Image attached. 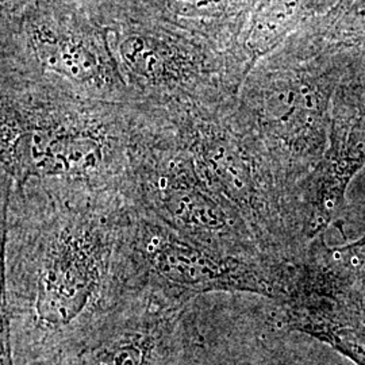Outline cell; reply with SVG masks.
<instances>
[{"instance_id":"1","label":"cell","mask_w":365,"mask_h":365,"mask_svg":"<svg viewBox=\"0 0 365 365\" xmlns=\"http://www.w3.org/2000/svg\"><path fill=\"white\" fill-rule=\"evenodd\" d=\"M1 191V348L14 365L54 364L149 302L130 196L38 182Z\"/></svg>"},{"instance_id":"2","label":"cell","mask_w":365,"mask_h":365,"mask_svg":"<svg viewBox=\"0 0 365 365\" xmlns=\"http://www.w3.org/2000/svg\"><path fill=\"white\" fill-rule=\"evenodd\" d=\"M1 188L38 182L131 196L140 103H113L57 78L1 66Z\"/></svg>"},{"instance_id":"3","label":"cell","mask_w":365,"mask_h":365,"mask_svg":"<svg viewBox=\"0 0 365 365\" xmlns=\"http://www.w3.org/2000/svg\"><path fill=\"white\" fill-rule=\"evenodd\" d=\"M175 130L210 190L247 222L262 252L295 262L306 249L298 200L277 182L268 158L226 102L165 103Z\"/></svg>"},{"instance_id":"4","label":"cell","mask_w":365,"mask_h":365,"mask_svg":"<svg viewBox=\"0 0 365 365\" xmlns=\"http://www.w3.org/2000/svg\"><path fill=\"white\" fill-rule=\"evenodd\" d=\"M105 27L118 66L140 103L237 99L245 68L233 53L130 0L92 15Z\"/></svg>"},{"instance_id":"5","label":"cell","mask_w":365,"mask_h":365,"mask_svg":"<svg viewBox=\"0 0 365 365\" xmlns=\"http://www.w3.org/2000/svg\"><path fill=\"white\" fill-rule=\"evenodd\" d=\"M130 182L138 209L196 244L240 257H271L240 212L200 179L163 106L140 105Z\"/></svg>"},{"instance_id":"6","label":"cell","mask_w":365,"mask_h":365,"mask_svg":"<svg viewBox=\"0 0 365 365\" xmlns=\"http://www.w3.org/2000/svg\"><path fill=\"white\" fill-rule=\"evenodd\" d=\"M1 66L38 72L113 103H140L123 78L107 33L66 0H34L19 19L1 22Z\"/></svg>"},{"instance_id":"7","label":"cell","mask_w":365,"mask_h":365,"mask_svg":"<svg viewBox=\"0 0 365 365\" xmlns=\"http://www.w3.org/2000/svg\"><path fill=\"white\" fill-rule=\"evenodd\" d=\"M134 207L135 245L152 294L178 303H195L211 292L253 294L279 304L289 298L295 262L212 250Z\"/></svg>"},{"instance_id":"8","label":"cell","mask_w":365,"mask_h":365,"mask_svg":"<svg viewBox=\"0 0 365 365\" xmlns=\"http://www.w3.org/2000/svg\"><path fill=\"white\" fill-rule=\"evenodd\" d=\"M194 304L150 292L138 312L52 365H197L202 339Z\"/></svg>"},{"instance_id":"9","label":"cell","mask_w":365,"mask_h":365,"mask_svg":"<svg viewBox=\"0 0 365 365\" xmlns=\"http://www.w3.org/2000/svg\"><path fill=\"white\" fill-rule=\"evenodd\" d=\"M288 331L317 339L356 365H365V294L324 277H306L280 304Z\"/></svg>"},{"instance_id":"10","label":"cell","mask_w":365,"mask_h":365,"mask_svg":"<svg viewBox=\"0 0 365 365\" xmlns=\"http://www.w3.org/2000/svg\"><path fill=\"white\" fill-rule=\"evenodd\" d=\"M179 25L237 54L245 15L255 0H146Z\"/></svg>"},{"instance_id":"11","label":"cell","mask_w":365,"mask_h":365,"mask_svg":"<svg viewBox=\"0 0 365 365\" xmlns=\"http://www.w3.org/2000/svg\"><path fill=\"white\" fill-rule=\"evenodd\" d=\"M339 259L365 286V235L359 241L337 247Z\"/></svg>"},{"instance_id":"12","label":"cell","mask_w":365,"mask_h":365,"mask_svg":"<svg viewBox=\"0 0 365 365\" xmlns=\"http://www.w3.org/2000/svg\"><path fill=\"white\" fill-rule=\"evenodd\" d=\"M34 0H0L1 22H13L19 19Z\"/></svg>"},{"instance_id":"13","label":"cell","mask_w":365,"mask_h":365,"mask_svg":"<svg viewBox=\"0 0 365 365\" xmlns=\"http://www.w3.org/2000/svg\"><path fill=\"white\" fill-rule=\"evenodd\" d=\"M66 1L78 6L81 10L93 15L103 9L118 6V4H122V3H126L130 0H66Z\"/></svg>"}]
</instances>
